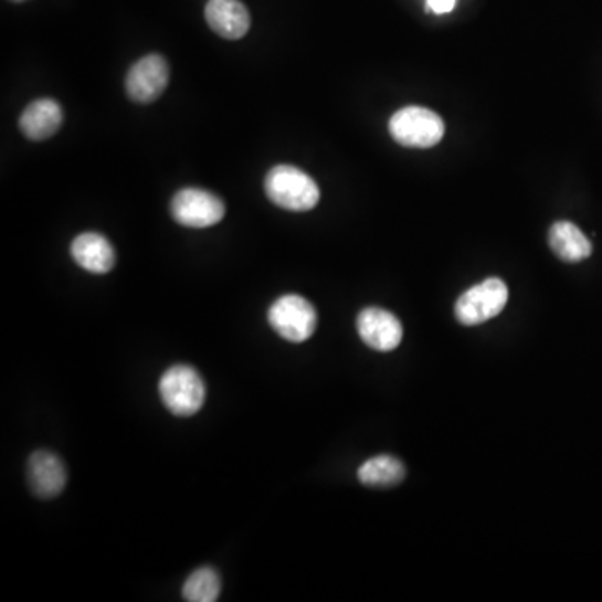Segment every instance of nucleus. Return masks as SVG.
Instances as JSON below:
<instances>
[{"mask_svg":"<svg viewBox=\"0 0 602 602\" xmlns=\"http://www.w3.org/2000/svg\"><path fill=\"white\" fill-rule=\"evenodd\" d=\"M265 193L276 207L296 213L314 210L320 201V188L315 179L289 165L270 169L265 178Z\"/></svg>","mask_w":602,"mask_h":602,"instance_id":"1","label":"nucleus"},{"mask_svg":"<svg viewBox=\"0 0 602 602\" xmlns=\"http://www.w3.org/2000/svg\"><path fill=\"white\" fill-rule=\"evenodd\" d=\"M159 397L172 415L191 416L203 409L207 386L193 367L175 366L162 373Z\"/></svg>","mask_w":602,"mask_h":602,"instance_id":"2","label":"nucleus"},{"mask_svg":"<svg viewBox=\"0 0 602 602\" xmlns=\"http://www.w3.org/2000/svg\"><path fill=\"white\" fill-rule=\"evenodd\" d=\"M389 131L392 138L405 148L427 149L442 141L445 125L434 110L410 106L393 114Z\"/></svg>","mask_w":602,"mask_h":602,"instance_id":"3","label":"nucleus"},{"mask_svg":"<svg viewBox=\"0 0 602 602\" xmlns=\"http://www.w3.org/2000/svg\"><path fill=\"white\" fill-rule=\"evenodd\" d=\"M273 330L292 344H302L317 330V310L307 298L299 295L279 296L268 310Z\"/></svg>","mask_w":602,"mask_h":602,"instance_id":"4","label":"nucleus"},{"mask_svg":"<svg viewBox=\"0 0 602 602\" xmlns=\"http://www.w3.org/2000/svg\"><path fill=\"white\" fill-rule=\"evenodd\" d=\"M509 289L500 278H487L486 282L468 288L455 304V318L465 327L486 324L496 318L506 308Z\"/></svg>","mask_w":602,"mask_h":602,"instance_id":"5","label":"nucleus"},{"mask_svg":"<svg viewBox=\"0 0 602 602\" xmlns=\"http://www.w3.org/2000/svg\"><path fill=\"white\" fill-rule=\"evenodd\" d=\"M224 203L211 193L200 188H184L175 194L171 201V214L176 223L193 230H204L214 226L224 218Z\"/></svg>","mask_w":602,"mask_h":602,"instance_id":"6","label":"nucleus"},{"mask_svg":"<svg viewBox=\"0 0 602 602\" xmlns=\"http://www.w3.org/2000/svg\"><path fill=\"white\" fill-rule=\"evenodd\" d=\"M169 83V66L159 54H148L133 64L126 74V93L139 104L155 103Z\"/></svg>","mask_w":602,"mask_h":602,"instance_id":"7","label":"nucleus"},{"mask_svg":"<svg viewBox=\"0 0 602 602\" xmlns=\"http://www.w3.org/2000/svg\"><path fill=\"white\" fill-rule=\"evenodd\" d=\"M357 330L367 347L377 351H392L403 338L399 318L383 308L370 307L357 317Z\"/></svg>","mask_w":602,"mask_h":602,"instance_id":"8","label":"nucleus"},{"mask_svg":"<svg viewBox=\"0 0 602 602\" xmlns=\"http://www.w3.org/2000/svg\"><path fill=\"white\" fill-rule=\"evenodd\" d=\"M29 486L41 499H52L63 493L67 482L64 462L49 451H38L28 462Z\"/></svg>","mask_w":602,"mask_h":602,"instance_id":"9","label":"nucleus"},{"mask_svg":"<svg viewBox=\"0 0 602 602\" xmlns=\"http://www.w3.org/2000/svg\"><path fill=\"white\" fill-rule=\"evenodd\" d=\"M204 18L208 25L228 41L245 38L252 25L249 9L241 0H208Z\"/></svg>","mask_w":602,"mask_h":602,"instance_id":"10","label":"nucleus"},{"mask_svg":"<svg viewBox=\"0 0 602 602\" xmlns=\"http://www.w3.org/2000/svg\"><path fill=\"white\" fill-rule=\"evenodd\" d=\"M63 107L51 97H42L25 107L19 119V129L29 141H45L63 126Z\"/></svg>","mask_w":602,"mask_h":602,"instance_id":"11","label":"nucleus"},{"mask_svg":"<svg viewBox=\"0 0 602 602\" xmlns=\"http://www.w3.org/2000/svg\"><path fill=\"white\" fill-rule=\"evenodd\" d=\"M71 256L81 268L93 275H106L116 265V252L110 241L104 234L93 231L74 237L71 243Z\"/></svg>","mask_w":602,"mask_h":602,"instance_id":"12","label":"nucleus"},{"mask_svg":"<svg viewBox=\"0 0 602 602\" xmlns=\"http://www.w3.org/2000/svg\"><path fill=\"white\" fill-rule=\"evenodd\" d=\"M549 245L558 258L566 263H579L592 253L591 241L571 221H558L549 230Z\"/></svg>","mask_w":602,"mask_h":602,"instance_id":"13","label":"nucleus"},{"mask_svg":"<svg viewBox=\"0 0 602 602\" xmlns=\"http://www.w3.org/2000/svg\"><path fill=\"white\" fill-rule=\"evenodd\" d=\"M358 480L369 487H393L405 478V467L392 455H377L363 462L357 472Z\"/></svg>","mask_w":602,"mask_h":602,"instance_id":"14","label":"nucleus"},{"mask_svg":"<svg viewBox=\"0 0 602 602\" xmlns=\"http://www.w3.org/2000/svg\"><path fill=\"white\" fill-rule=\"evenodd\" d=\"M221 579L213 568H200L191 572L183 585L184 601L214 602L220 599Z\"/></svg>","mask_w":602,"mask_h":602,"instance_id":"15","label":"nucleus"},{"mask_svg":"<svg viewBox=\"0 0 602 602\" xmlns=\"http://www.w3.org/2000/svg\"><path fill=\"white\" fill-rule=\"evenodd\" d=\"M427 8L435 14H448L454 11L455 0H427Z\"/></svg>","mask_w":602,"mask_h":602,"instance_id":"16","label":"nucleus"},{"mask_svg":"<svg viewBox=\"0 0 602 602\" xmlns=\"http://www.w3.org/2000/svg\"><path fill=\"white\" fill-rule=\"evenodd\" d=\"M14 2H24V0H14Z\"/></svg>","mask_w":602,"mask_h":602,"instance_id":"17","label":"nucleus"}]
</instances>
